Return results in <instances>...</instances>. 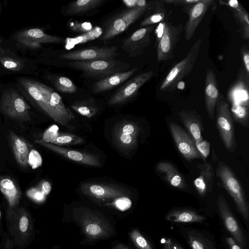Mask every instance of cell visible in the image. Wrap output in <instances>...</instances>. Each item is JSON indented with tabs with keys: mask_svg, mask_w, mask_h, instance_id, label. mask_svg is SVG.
Returning <instances> with one entry per match:
<instances>
[{
	"mask_svg": "<svg viewBox=\"0 0 249 249\" xmlns=\"http://www.w3.org/2000/svg\"><path fill=\"white\" fill-rule=\"evenodd\" d=\"M68 27L72 32L82 34L88 32L93 28L92 25L90 22L77 21L69 22Z\"/></svg>",
	"mask_w": 249,
	"mask_h": 249,
	"instance_id": "f35d334b",
	"label": "cell"
},
{
	"mask_svg": "<svg viewBox=\"0 0 249 249\" xmlns=\"http://www.w3.org/2000/svg\"><path fill=\"white\" fill-rule=\"evenodd\" d=\"M213 0H198V1L183 9L188 15V19L183 27L186 40H190L207 13Z\"/></svg>",
	"mask_w": 249,
	"mask_h": 249,
	"instance_id": "9a60e30c",
	"label": "cell"
},
{
	"mask_svg": "<svg viewBox=\"0 0 249 249\" xmlns=\"http://www.w3.org/2000/svg\"><path fill=\"white\" fill-rule=\"evenodd\" d=\"M162 1L164 3L169 4L183 6L184 9L193 3L196 2L198 0H164Z\"/></svg>",
	"mask_w": 249,
	"mask_h": 249,
	"instance_id": "f6af8a7d",
	"label": "cell"
},
{
	"mask_svg": "<svg viewBox=\"0 0 249 249\" xmlns=\"http://www.w3.org/2000/svg\"><path fill=\"white\" fill-rule=\"evenodd\" d=\"M16 39L17 41L23 46L32 49H39L41 47V45L33 39L25 36L16 35Z\"/></svg>",
	"mask_w": 249,
	"mask_h": 249,
	"instance_id": "b9f144b4",
	"label": "cell"
},
{
	"mask_svg": "<svg viewBox=\"0 0 249 249\" xmlns=\"http://www.w3.org/2000/svg\"><path fill=\"white\" fill-rule=\"evenodd\" d=\"M219 95L217 80L213 71L208 68L205 82V102L207 112L212 120L215 116L216 104Z\"/></svg>",
	"mask_w": 249,
	"mask_h": 249,
	"instance_id": "44dd1931",
	"label": "cell"
},
{
	"mask_svg": "<svg viewBox=\"0 0 249 249\" xmlns=\"http://www.w3.org/2000/svg\"><path fill=\"white\" fill-rule=\"evenodd\" d=\"M201 43L200 37L191 46L187 55L171 69L160 85V91H174L178 83L190 73L198 56Z\"/></svg>",
	"mask_w": 249,
	"mask_h": 249,
	"instance_id": "277c9868",
	"label": "cell"
},
{
	"mask_svg": "<svg viewBox=\"0 0 249 249\" xmlns=\"http://www.w3.org/2000/svg\"><path fill=\"white\" fill-rule=\"evenodd\" d=\"M0 62L5 69L15 71L22 70L25 64L23 59L2 55L0 56Z\"/></svg>",
	"mask_w": 249,
	"mask_h": 249,
	"instance_id": "8d00e7d4",
	"label": "cell"
},
{
	"mask_svg": "<svg viewBox=\"0 0 249 249\" xmlns=\"http://www.w3.org/2000/svg\"><path fill=\"white\" fill-rule=\"evenodd\" d=\"M215 113L216 125L221 139L226 149L231 152L236 148L234 128L229 104L224 96L219 93Z\"/></svg>",
	"mask_w": 249,
	"mask_h": 249,
	"instance_id": "52a82bcc",
	"label": "cell"
},
{
	"mask_svg": "<svg viewBox=\"0 0 249 249\" xmlns=\"http://www.w3.org/2000/svg\"><path fill=\"white\" fill-rule=\"evenodd\" d=\"M10 141L14 156L22 167L28 165V158L33 145L24 138L13 132L10 133Z\"/></svg>",
	"mask_w": 249,
	"mask_h": 249,
	"instance_id": "603a6c76",
	"label": "cell"
},
{
	"mask_svg": "<svg viewBox=\"0 0 249 249\" xmlns=\"http://www.w3.org/2000/svg\"><path fill=\"white\" fill-rule=\"evenodd\" d=\"M146 13H148V15L141 22V26L147 27L161 23L166 15L164 2L161 0L156 1L155 3H150Z\"/></svg>",
	"mask_w": 249,
	"mask_h": 249,
	"instance_id": "f546056e",
	"label": "cell"
},
{
	"mask_svg": "<svg viewBox=\"0 0 249 249\" xmlns=\"http://www.w3.org/2000/svg\"><path fill=\"white\" fill-rule=\"evenodd\" d=\"M83 142V140L75 134L61 133L58 134L56 138L52 143L60 146L76 145Z\"/></svg>",
	"mask_w": 249,
	"mask_h": 249,
	"instance_id": "d590c367",
	"label": "cell"
},
{
	"mask_svg": "<svg viewBox=\"0 0 249 249\" xmlns=\"http://www.w3.org/2000/svg\"><path fill=\"white\" fill-rule=\"evenodd\" d=\"M56 89L65 93H74L77 91V87L69 78L65 76H57L53 82Z\"/></svg>",
	"mask_w": 249,
	"mask_h": 249,
	"instance_id": "e575fe53",
	"label": "cell"
},
{
	"mask_svg": "<svg viewBox=\"0 0 249 249\" xmlns=\"http://www.w3.org/2000/svg\"><path fill=\"white\" fill-rule=\"evenodd\" d=\"M227 242L230 246V249H242L241 247L231 237H228L227 239Z\"/></svg>",
	"mask_w": 249,
	"mask_h": 249,
	"instance_id": "c3c4849f",
	"label": "cell"
},
{
	"mask_svg": "<svg viewBox=\"0 0 249 249\" xmlns=\"http://www.w3.org/2000/svg\"><path fill=\"white\" fill-rule=\"evenodd\" d=\"M163 244V249H183L170 239H164Z\"/></svg>",
	"mask_w": 249,
	"mask_h": 249,
	"instance_id": "7dc6e473",
	"label": "cell"
},
{
	"mask_svg": "<svg viewBox=\"0 0 249 249\" xmlns=\"http://www.w3.org/2000/svg\"><path fill=\"white\" fill-rule=\"evenodd\" d=\"M80 223L84 233L91 239L106 238L110 234L111 229L107 224L87 209L81 215Z\"/></svg>",
	"mask_w": 249,
	"mask_h": 249,
	"instance_id": "e0dca14e",
	"label": "cell"
},
{
	"mask_svg": "<svg viewBox=\"0 0 249 249\" xmlns=\"http://www.w3.org/2000/svg\"><path fill=\"white\" fill-rule=\"evenodd\" d=\"M157 170L163 175L164 179L172 186L181 189L186 188L184 180L172 163L165 161L160 162Z\"/></svg>",
	"mask_w": 249,
	"mask_h": 249,
	"instance_id": "83f0119b",
	"label": "cell"
},
{
	"mask_svg": "<svg viewBox=\"0 0 249 249\" xmlns=\"http://www.w3.org/2000/svg\"><path fill=\"white\" fill-rule=\"evenodd\" d=\"M81 188L85 194L103 200H113L126 196L127 194L124 190L119 187L105 184L84 183Z\"/></svg>",
	"mask_w": 249,
	"mask_h": 249,
	"instance_id": "ffe728a7",
	"label": "cell"
},
{
	"mask_svg": "<svg viewBox=\"0 0 249 249\" xmlns=\"http://www.w3.org/2000/svg\"><path fill=\"white\" fill-rule=\"evenodd\" d=\"M156 29V52L158 62L167 61L173 57L174 49L183 30L182 24L174 25L164 22Z\"/></svg>",
	"mask_w": 249,
	"mask_h": 249,
	"instance_id": "8992f818",
	"label": "cell"
},
{
	"mask_svg": "<svg viewBox=\"0 0 249 249\" xmlns=\"http://www.w3.org/2000/svg\"><path fill=\"white\" fill-rule=\"evenodd\" d=\"M72 68L82 72L84 77L101 80L114 73L127 71L128 63L113 58L92 61H73L69 63Z\"/></svg>",
	"mask_w": 249,
	"mask_h": 249,
	"instance_id": "7a4b0ae2",
	"label": "cell"
},
{
	"mask_svg": "<svg viewBox=\"0 0 249 249\" xmlns=\"http://www.w3.org/2000/svg\"><path fill=\"white\" fill-rule=\"evenodd\" d=\"M137 0H124L123 2L128 8H131L137 7Z\"/></svg>",
	"mask_w": 249,
	"mask_h": 249,
	"instance_id": "681fc988",
	"label": "cell"
},
{
	"mask_svg": "<svg viewBox=\"0 0 249 249\" xmlns=\"http://www.w3.org/2000/svg\"><path fill=\"white\" fill-rule=\"evenodd\" d=\"M0 191L8 204V210L18 208L21 193L15 182L10 178H0Z\"/></svg>",
	"mask_w": 249,
	"mask_h": 249,
	"instance_id": "4316f807",
	"label": "cell"
},
{
	"mask_svg": "<svg viewBox=\"0 0 249 249\" xmlns=\"http://www.w3.org/2000/svg\"><path fill=\"white\" fill-rule=\"evenodd\" d=\"M241 52L243 61L245 66L247 76L249 77V51L248 46L244 45L241 48Z\"/></svg>",
	"mask_w": 249,
	"mask_h": 249,
	"instance_id": "ee69618b",
	"label": "cell"
},
{
	"mask_svg": "<svg viewBox=\"0 0 249 249\" xmlns=\"http://www.w3.org/2000/svg\"><path fill=\"white\" fill-rule=\"evenodd\" d=\"M179 116L182 124L188 129L196 147L203 157L206 156L207 152L206 143H202L203 137L201 136L202 130L201 119L196 110H181ZM208 152V151H207Z\"/></svg>",
	"mask_w": 249,
	"mask_h": 249,
	"instance_id": "ac0fdd59",
	"label": "cell"
},
{
	"mask_svg": "<svg viewBox=\"0 0 249 249\" xmlns=\"http://www.w3.org/2000/svg\"><path fill=\"white\" fill-rule=\"evenodd\" d=\"M217 205L220 216L229 232L240 246L245 247L247 241L237 221L231 212L226 200L222 195L217 198Z\"/></svg>",
	"mask_w": 249,
	"mask_h": 249,
	"instance_id": "2e32d148",
	"label": "cell"
},
{
	"mask_svg": "<svg viewBox=\"0 0 249 249\" xmlns=\"http://www.w3.org/2000/svg\"><path fill=\"white\" fill-rule=\"evenodd\" d=\"M119 54L116 46H90L63 53L59 57L64 59L85 61L113 58Z\"/></svg>",
	"mask_w": 249,
	"mask_h": 249,
	"instance_id": "30bf717a",
	"label": "cell"
},
{
	"mask_svg": "<svg viewBox=\"0 0 249 249\" xmlns=\"http://www.w3.org/2000/svg\"><path fill=\"white\" fill-rule=\"evenodd\" d=\"M140 131V127L134 122H119L113 128L112 136L114 142L123 150L133 149L137 145V137Z\"/></svg>",
	"mask_w": 249,
	"mask_h": 249,
	"instance_id": "8fae6325",
	"label": "cell"
},
{
	"mask_svg": "<svg viewBox=\"0 0 249 249\" xmlns=\"http://www.w3.org/2000/svg\"><path fill=\"white\" fill-rule=\"evenodd\" d=\"M102 34V28L99 26H95L88 32L75 37L66 38L65 40V47L67 50H70L76 45L85 43L98 38Z\"/></svg>",
	"mask_w": 249,
	"mask_h": 249,
	"instance_id": "1f68e13d",
	"label": "cell"
},
{
	"mask_svg": "<svg viewBox=\"0 0 249 249\" xmlns=\"http://www.w3.org/2000/svg\"><path fill=\"white\" fill-rule=\"evenodd\" d=\"M138 70V67L134 68L126 71L114 73L105 79L97 81L93 85V92L98 93L109 90L125 82Z\"/></svg>",
	"mask_w": 249,
	"mask_h": 249,
	"instance_id": "d4e9b609",
	"label": "cell"
},
{
	"mask_svg": "<svg viewBox=\"0 0 249 249\" xmlns=\"http://www.w3.org/2000/svg\"><path fill=\"white\" fill-rule=\"evenodd\" d=\"M221 4L227 5L231 10L234 18L239 27V32L242 38H249V16L242 4L236 0L228 1H220Z\"/></svg>",
	"mask_w": 249,
	"mask_h": 249,
	"instance_id": "cb8c5ba5",
	"label": "cell"
},
{
	"mask_svg": "<svg viewBox=\"0 0 249 249\" xmlns=\"http://www.w3.org/2000/svg\"><path fill=\"white\" fill-rule=\"evenodd\" d=\"M106 0H77L71 1L65 7L63 14L68 16H81L95 13Z\"/></svg>",
	"mask_w": 249,
	"mask_h": 249,
	"instance_id": "7402d4cb",
	"label": "cell"
},
{
	"mask_svg": "<svg viewBox=\"0 0 249 249\" xmlns=\"http://www.w3.org/2000/svg\"><path fill=\"white\" fill-rule=\"evenodd\" d=\"M187 235L188 242L192 249H214L212 243L201 233L189 230Z\"/></svg>",
	"mask_w": 249,
	"mask_h": 249,
	"instance_id": "d6a6232c",
	"label": "cell"
},
{
	"mask_svg": "<svg viewBox=\"0 0 249 249\" xmlns=\"http://www.w3.org/2000/svg\"><path fill=\"white\" fill-rule=\"evenodd\" d=\"M169 127L178 149L185 159L190 161L203 158L197 150L193 139L179 125L171 122Z\"/></svg>",
	"mask_w": 249,
	"mask_h": 249,
	"instance_id": "5bb4252c",
	"label": "cell"
},
{
	"mask_svg": "<svg viewBox=\"0 0 249 249\" xmlns=\"http://www.w3.org/2000/svg\"><path fill=\"white\" fill-rule=\"evenodd\" d=\"M216 174L232 197L240 213L248 221L249 219L248 204L242 186L231 169L225 163L219 162Z\"/></svg>",
	"mask_w": 249,
	"mask_h": 249,
	"instance_id": "5b68a950",
	"label": "cell"
},
{
	"mask_svg": "<svg viewBox=\"0 0 249 249\" xmlns=\"http://www.w3.org/2000/svg\"><path fill=\"white\" fill-rule=\"evenodd\" d=\"M150 3L144 7H135L124 9L107 19L103 24V34L98 38L107 41L125 31L146 12Z\"/></svg>",
	"mask_w": 249,
	"mask_h": 249,
	"instance_id": "3957f363",
	"label": "cell"
},
{
	"mask_svg": "<svg viewBox=\"0 0 249 249\" xmlns=\"http://www.w3.org/2000/svg\"><path fill=\"white\" fill-rule=\"evenodd\" d=\"M120 249L119 248V247L118 248L116 247V248H115L114 249Z\"/></svg>",
	"mask_w": 249,
	"mask_h": 249,
	"instance_id": "f5cc1de1",
	"label": "cell"
},
{
	"mask_svg": "<svg viewBox=\"0 0 249 249\" xmlns=\"http://www.w3.org/2000/svg\"><path fill=\"white\" fill-rule=\"evenodd\" d=\"M1 211H0V220H1Z\"/></svg>",
	"mask_w": 249,
	"mask_h": 249,
	"instance_id": "816d5d0a",
	"label": "cell"
},
{
	"mask_svg": "<svg viewBox=\"0 0 249 249\" xmlns=\"http://www.w3.org/2000/svg\"><path fill=\"white\" fill-rule=\"evenodd\" d=\"M7 215L14 229L16 241L24 244L28 240L33 230V223L30 215L23 208L8 210Z\"/></svg>",
	"mask_w": 249,
	"mask_h": 249,
	"instance_id": "4fadbf2b",
	"label": "cell"
},
{
	"mask_svg": "<svg viewBox=\"0 0 249 249\" xmlns=\"http://www.w3.org/2000/svg\"><path fill=\"white\" fill-rule=\"evenodd\" d=\"M199 169V176L194 181L195 187L201 196L211 192L212 189L214 171L210 162H207L197 165Z\"/></svg>",
	"mask_w": 249,
	"mask_h": 249,
	"instance_id": "484cf974",
	"label": "cell"
},
{
	"mask_svg": "<svg viewBox=\"0 0 249 249\" xmlns=\"http://www.w3.org/2000/svg\"><path fill=\"white\" fill-rule=\"evenodd\" d=\"M130 237L138 249H153L149 242L138 230H132L130 233Z\"/></svg>",
	"mask_w": 249,
	"mask_h": 249,
	"instance_id": "74e56055",
	"label": "cell"
},
{
	"mask_svg": "<svg viewBox=\"0 0 249 249\" xmlns=\"http://www.w3.org/2000/svg\"><path fill=\"white\" fill-rule=\"evenodd\" d=\"M18 82L42 110L56 123L65 126L74 118L61 96L51 88L25 78L19 79Z\"/></svg>",
	"mask_w": 249,
	"mask_h": 249,
	"instance_id": "6da1fadb",
	"label": "cell"
},
{
	"mask_svg": "<svg viewBox=\"0 0 249 249\" xmlns=\"http://www.w3.org/2000/svg\"><path fill=\"white\" fill-rule=\"evenodd\" d=\"M165 219L176 223L201 222L205 219L203 216L189 209H176L169 212Z\"/></svg>",
	"mask_w": 249,
	"mask_h": 249,
	"instance_id": "4dcf8cb0",
	"label": "cell"
},
{
	"mask_svg": "<svg viewBox=\"0 0 249 249\" xmlns=\"http://www.w3.org/2000/svg\"><path fill=\"white\" fill-rule=\"evenodd\" d=\"M155 27L153 25L137 30L123 40L122 49L131 57L142 55L151 43L150 36Z\"/></svg>",
	"mask_w": 249,
	"mask_h": 249,
	"instance_id": "7c38bea8",
	"label": "cell"
},
{
	"mask_svg": "<svg viewBox=\"0 0 249 249\" xmlns=\"http://www.w3.org/2000/svg\"><path fill=\"white\" fill-rule=\"evenodd\" d=\"M71 107L79 114L89 118L93 116L98 111L92 98L75 102Z\"/></svg>",
	"mask_w": 249,
	"mask_h": 249,
	"instance_id": "836d02e7",
	"label": "cell"
},
{
	"mask_svg": "<svg viewBox=\"0 0 249 249\" xmlns=\"http://www.w3.org/2000/svg\"><path fill=\"white\" fill-rule=\"evenodd\" d=\"M31 107L14 89L3 91L0 100V111L8 117L22 122H30Z\"/></svg>",
	"mask_w": 249,
	"mask_h": 249,
	"instance_id": "ba28073f",
	"label": "cell"
},
{
	"mask_svg": "<svg viewBox=\"0 0 249 249\" xmlns=\"http://www.w3.org/2000/svg\"><path fill=\"white\" fill-rule=\"evenodd\" d=\"M18 36L29 37L36 42L41 43L64 44L65 39L56 36L49 35L40 29L31 28L18 32Z\"/></svg>",
	"mask_w": 249,
	"mask_h": 249,
	"instance_id": "f1b7e54d",
	"label": "cell"
},
{
	"mask_svg": "<svg viewBox=\"0 0 249 249\" xmlns=\"http://www.w3.org/2000/svg\"><path fill=\"white\" fill-rule=\"evenodd\" d=\"M120 211H125L129 209L132 205L130 199L126 196H123L118 197L108 203Z\"/></svg>",
	"mask_w": 249,
	"mask_h": 249,
	"instance_id": "ab89813d",
	"label": "cell"
},
{
	"mask_svg": "<svg viewBox=\"0 0 249 249\" xmlns=\"http://www.w3.org/2000/svg\"><path fill=\"white\" fill-rule=\"evenodd\" d=\"M58 134V128L57 126L53 125L44 132L42 140L45 142L52 143L56 138Z\"/></svg>",
	"mask_w": 249,
	"mask_h": 249,
	"instance_id": "7bdbcfd3",
	"label": "cell"
},
{
	"mask_svg": "<svg viewBox=\"0 0 249 249\" xmlns=\"http://www.w3.org/2000/svg\"><path fill=\"white\" fill-rule=\"evenodd\" d=\"M36 187L45 196H47L50 194L52 189L51 183L45 180L40 181Z\"/></svg>",
	"mask_w": 249,
	"mask_h": 249,
	"instance_id": "bcb514c9",
	"label": "cell"
},
{
	"mask_svg": "<svg viewBox=\"0 0 249 249\" xmlns=\"http://www.w3.org/2000/svg\"><path fill=\"white\" fill-rule=\"evenodd\" d=\"M153 71L138 74L121 86L110 98V106L123 104L134 97L140 89L153 76Z\"/></svg>",
	"mask_w": 249,
	"mask_h": 249,
	"instance_id": "9c48e42d",
	"label": "cell"
},
{
	"mask_svg": "<svg viewBox=\"0 0 249 249\" xmlns=\"http://www.w3.org/2000/svg\"><path fill=\"white\" fill-rule=\"evenodd\" d=\"M35 142L76 162L96 167L101 165L98 158L91 153L64 148L42 140H37Z\"/></svg>",
	"mask_w": 249,
	"mask_h": 249,
	"instance_id": "d6986e66",
	"label": "cell"
},
{
	"mask_svg": "<svg viewBox=\"0 0 249 249\" xmlns=\"http://www.w3.org/2000/svg\"><path fill=\"white\" fill-rule=\"evenodd\" d=\"M1 43H2V41H1V38L0 37V54L1 51Z\"/></svg>",
	"mask_w": 249,
	"mask_h": 249,
	"instance_id": "f907efd6",
	"label": "cell"
},
{
	"mask_svg": "<svg viewBox=\"0 0 249 249\" xmlns=\"http://www.w3.org/2000/svg\"><path fill=\"white\" fill-rule=\"evenodd\" d=\"M26 194L29 198L38 203L43 202L46 198L36 186L28 189Z\"/></svg>",
	"mask_w": 249,
	"mask_h": 249,
	"instance_id": "60d3db41",
	"label": "cell"
}]
</instances>
